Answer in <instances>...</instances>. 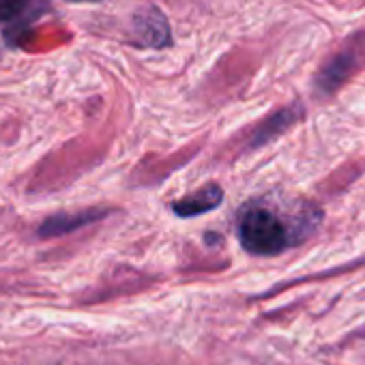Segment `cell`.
I'll list each match as a JSON object with an SVG mask.
<instances>
[{
    "instance_id": "ba28073f",
    "label": "cell",
    "mask_w": 365,
    "mask_h": 365,
    "mask_svg": "<svg viewBox=\"0 0 365 365\" xmlns=\"http://www.w3.org/2000/svg\"><path fill=\"white\" fill-rule=\"evenodd\" d=\"M71 3H101V0H71Z\"/></svg>"
},
{
    "instance_id": "7a4b0ae2",
    "label": "cell",
    "mask_w": 365,
    "mask_h": 365,
    "mask_svg": "<svg viewBox=\"0 0 365 365\" xmlns=\"http://www.w3.org/2000/svg\"><path fill=\"white\" fill-rule=\"evenodd\" d=\"M365 65V33L352 35L344 46L333 52L314 78V88L320 97L337 93L361 67Z\"/></svg>"
},
{
    "instance_id": "5b68a950",
    "label": "cell",
    "mask_w": 365,
    "mask_h": 365,
    "mask_svg": "<svg viewBox=\"0 0 365 365\" xmlns=\"http://www.w3.org/2000/svg\"><path fill=\"white\" fill-rule=\"evenodd\" d=\"M110 213H112L110 209H84V211H78V213H56V215L48 217L39 226L37 235L43 237V239L63 237V235L76 232V230H80L84 226H91L95 222H101Z\"/></svg>"
},
{
    "instance_id": "52a82bcc",
    "label": "cell",
    "mask_w": 365,
    "mask_h": 365,
    "mask_svg": "<svg viewBox=\"0 0 365 365\" xmlns=\"http://www.w3.org/2000/svg\"><path fill=\"white\" fill-rule=\"evenodd\" d=\"M37 0H0V24L18 22Z\"/></svg>"
},
{
    "instance_id": "277c9868",
    "label": "cell",
    "mask_w": 365,
    "mask_h": 365,
    "mask_svg": "<svg viewBox=\"0 0 365 365\" xmlns=\"http://www.w3.org/2000/svg\"><path fill=\"white\" fill-rule=\"evenodd\" d=\"M222 202H224L222 185H217V182H207V185L198 187L196 192L174 200L170 205V209L174 215H178L182 220H190V217H198L209 211H215Z\"/></svg>"
},
{
    "instance_id": "3957f363",
    "label": "cell",
    "mask_w": 365,
    "mask_h": 365,
    "mask_svg": "<svg viewBox=\"0 0 365 365\" xmlns=\"http://www.w3.org/2000/svg\"><path fill=\"white\" fill-rule=\"evenodd\" d=\"M131 41L138 48L163 50L172 46V31L165 14L155 5H142L131 18Z\"/></svg>"
},
{
    "instance_id": "8992f818",
    "label": "cell",
    "mask_w": 365,
    "mask_h": 365,
    "mask_svg": "<svg viewBox=\"0 0 365 365\" xmlns=\"http://www.w3.org/2000/svg\"><path fill=\"white\" fill-rule=\"evenodd\" d=\"M303 116L301 106H288L275 114H271L269 118H264L247 138V148H260L271 140H277L282 133H286L292 125H297Z\"/></svg>"
},
{
    "instance_id": "6da1fadb",
    "label": "cell",
    "mask_w": 365,
    "mask_h": 365,
    "mask_svg": "<svg viewBox=\"0 0 365 365\" xmlns=\"http://www.w3.org/2000/svg\"><path fill=\"white\" fill-rule=\"evenodd\" d=\"M322 213L301 198L269 194L245 202L237 213V237L252 256H277L305 241L320 224Z\"/></svg>"
}]
</instances>
